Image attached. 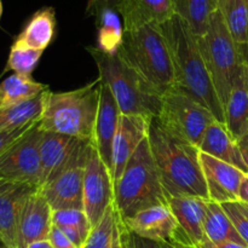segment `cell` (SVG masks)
I'll return each mask as SVG.
<instances>
[{
  "label": "cell",
  "instance_id": "obj_26",
  "mask_svg": "<svg viewBox=\"0 0 248 248\" xmlns=\"http://www.w3.org/2000/svg\"><path fill=\"white\" fill-rule=\"evenodd\" d=\"M232 39L248 62V0H218Z\"/></svg>",
  "mask_w": 248,
  "mask_h": 248
},
{
  "label": "cell",
  "instance_id": "obj_32",
  "mask_svg": "<svg viewBox=\"0 0 248 248\" xmlns=\"http://www.w3.org/2000/svg\"><path fill=\"white\" fill-rule=\"evenodd\" d=\"M52 223L56 227H73L79 230L84 239H89L92 225L84 210H61L53 211Z\"/></svg>",
  "mask_w": 248,
  "mask_h": 248
},
{
  "label": "cell",
  "instance_id": "obj_5",
  "mask_svg": "<svg viewBox=\"0 0 248 248\" xmlns=\"http://www.w3.org/2000/svg\"><path fill=\"white\" fill-rule=\"evenodd\" d=\"M98 69V79L113 93L121 114L157 118L161 94L155 91L119 55H107L97 47H87Z\"/></svg>",
  "mask_w": 248,
  "mask_h": 248
},
{
  "label": "cell",
  "instance_id": "obj_16",
  "mask_svg": "<svg viewBox=\"0 0 248 248\" xmlns=\"http://www.w3.org/2000/svg\"><path fill=\"white\" fill-rule=\"evenodd\" d=\"M86 162L74 165L57 178L38 188L53 211L84 210L82 191Z\"/></svg>",
  "mask_w": 248,
  "mask_h": 248
},
{
  "label": "cell",
  "instance_id": "obj_35",
  "mask_svg": "<svg viewBox=\"0 0 248 248\" xmlns=\"http://www.w3.org/2000/svg\"><path fill=\"white\" fill-rule=\"evenodd\" d=\"M40 120L34 121V123L28 124V125L21 126L17 128H11V130H5L0 132V156L5 154L19 138L23 137L31 128H33Z\"/></svg>",
  "mask_w": 248,
  "mask_h": 248
},
{
  "label": "cell",
  "instance_id": "obj_37",
  "mask_svg": "<svg viewBox=\"0 0 248 248\" xmlns=\"http://www.w3.org/2000/svg\"><path fill=\"white\" fill-rule=\"evenodd\" d=\"M48 241L51 242L53 248H79L75 246L70 241L69 237L56 225H52V228H51L50 235H48Z\"/></svg>",
  "mask_w": 248,
  "mask_h": 248
},
{
  "label": "cell",
  "instance_id": "obj_44",
  "mask_svg": "<svg viewBox=\"0 0 248 248\" xmlns=\"http://www.w3.org/2000/svg\"><path fill=\"white\" fill-rule=\"evenodd\" d=\"M237 202H239V201H237ZM239 203H240V206H241L242 210L245 211V213L248 216V205H245V203H241V202H239Z\"/></svg>",
  "mask_w": 248,
  "mask_h": 248
},
{
  "label": "cell",
  "instance_id": "obj_3",
  "mask_svg": "<svg viewBox=\"0 0 248 248\" xmlns=\"http://www.w3.org/2000/svg\"><path fill=\"white\" fill-rule=\"evenodd\" d=\"M99 90L97 79L72 91L48 92L39 121L41 130L93 142Z\"/></svg>",
  "mask_w": 248,
  "mask_h": 248
},
{
  "label": "cell",
  "instance_id": "obj_23",
  "mask_svg": "<svg viewBox=\"0 0 248 248\" xmlns=\"http://www.w3.org/2000/svg\"><path fill=\"white\" fill-rule=\"evenodd\" d=\"M56 12L53 7H44L29 18L14 44L34 50L45 51L55 39Z\"/></svg>",
  "mask_w": 248,
  "mask_h": 248
},
{
  "label": "cell",
  "instance_id": "obj_22",
  "mask_svg": "<svg viewBox=\"0 0 248 248\" xmlns=\"http://www.w3.org/2000/svg\"><path fill=\"white\" fill-rule=\"evenodd\" d=\"M225 125L235 140L248 133V62H245L224 107Z\"/></svg>",
  "mask_w": 248,
  "mask_h": 248
},
{
  "label": "cell",
  "instance_id": "obj_1",
  "mask_svg": "<svg viewBox=\"0 0 248 248\" xmlns=\"http://www.w3.org/2000/svg\"><path fill=\"white\" fill-rule=\"evenodd\" d=\"M160 27L171 53L173 89L198 101L225 124L224 108L201 55L199 36L176 15Z\"/></svg>",
  "mask_w": 248,
  "mask_h": 248
},
{
  "label": "cell",
  "instance_id": "obj_21",
  "mask_svg": "<svg viewBox=\"0 0 248 248\" xmlns=\"http://www.w3.org/2000/svg\"><path fill=\"white\" fill-rule=\"evenodd\" d=\"M199 150L216 159L234 165L248 173V169L242 159L237 140L232 135L228 126L220 121L215 120L208 126L199 145Z\"/></svg>",
  "mask_w": 248,
  "mask_h": 248
},
{
  "label": "cell",
  "instance_id": "obj_6",
  "mask_svg": "<svg viewBox=\"0 0 248 248\" xmlns=\"http://www.w3.org/2000/svg\"><path fill=\"white\" fill-rule=\"evenodd\" d=\"M118 55L161 96L173 89L171 53L160 26L148 24L125 31Z\"/></svg>",
  "mask_w": 248,
  "mask_h": 248
},
{
  "label": "cell",
  "instance_id": "obj_20",
  "mask_svg": "<svg viewBox=\"0 0 248 248\" xmlns=\"http://www.w3.org/2000/svg\"><path fill=\"white\" fill-rule=\"evenodd\" d=\"M118 12L125 31L148 24L161 26L174 16L172 0H123Z\"/></svg>",
  "mask_w": 248,
  "mask_h": 248
},
{
  "label": "cell",
  "instance_id": "obj_8",
  "mask_svg": "<svg viewBox=\"0 0 248 248\" xmlns=\"http://www.w3.org/2000/svg\"><path fill=\"white\" fill-rule=\"evenodd\" d=\"M156 120L167 132L199 148L208 126L217 119L198 101L172 89L162 94Z\"/></svg>",
  "mask_w": 248,
  "mask_h": 248
},
{
  "label": "cell",
  "instance_id": "obj_25",
  "mask_svg": "<svg viewBox=\"0 0 248 248\" xmlns=\"http://www.w3.org/2000/svg\"><path fill=\"white\" fill-rule=\"evenodd\" d=\"M203 232H205V239L213 244L232 241L246 245L235 229L222 203L212 200H207L206 202Z\"/></svg>",
  "mask_w": 248,
  "mask_h": 248
},
{
  "label": "cell",
  "instance_id": "obj_24",
  "mask_svg": "<svg viewBox=\"0 0 248 248\" xmlns=\"http://www.w3.org/2000/svg\"><path fill=\"white\" fill-rule=\"evenodd\" d=\"M48 90L47 85L35 81L31 77L14 73L0 82V109L28 102Z\"/></svg>",
  "mask_w": 248,
  "mask_h": 248
},
{
  "label": "cell",
  "instance_id": "obj_31",
  "mask_svg": "<svg viewBox=\"0 0 248 248\" xmlns=\"http://www.w3.org/2000/svg\"><path fill=\"white\" fill-rule=\"evenodd\" d=\"M116 219H118V212L113 202V205L107 210L101 222L92 229L86 244L82 248H111Z\"/></svg>",
  "mask_w": 248,
  "mask_h": 248
},
{
  "label": "cell",
  "instance_id": "obj_30",
  "mask_svg": "<svg viewBox=\"0 0 248 248\" xmlns=\"http://www.w3.org/2000/svg\"><path fill=\"white\" fill-rule=\"evenodd\" d=\"M43 52L44 51L12 44L4 73L7 70H12L16 74L31 77V73L38 65Z\"/></svg>",
  "mask_w": 248,
  "mask_h": 248
},
{
  "label": "cell",
  "instance_id": "obj_39",
  "mask_svg": "<svg viewBox=\"0 0 248 248\" xmlns=\"http://www.w3.org/2000/svg\"><path fill=\"white\" fill-rule=\"evenodd\" d=\"M237 201L245 203V205H248V173L245 174L244 179H242L241 184H240Z\"/></svg>",
  "mask_w": 248,
  "mask_h": 248
},
{
  "label": "cell",
  "instance_id": "obj_29",
  "mask_svg": "<svg viewBox=\"0 0 248 248\" xmlns=\"http://www.w3.org/2000/svg\"><path fill=\"white\" fill-rule=\"evenodd\" d=\"M48 92L50 90H46L31 101L6 109H0V132L40 120Z\"/></svg>",
  "mask_w": 248,
  "mask_h": 248
},
{
  "label": "cell",
  "instance_id": "obj_40",
  "mask_svg": "<svg viewBox=\"0 0 248 248\" xmlns=\"http://www.w3.org/2000/svg\"><path fill=\"white\" fill-rule=\"evenodd\" d=\"M237 144H239L242 159H244L245 164H246L248 169V133L246 136H244V137H241L239 140H237Z\"/></svg>",
  "mask_w": 248,
  "mask_h": 248
},
{
  "label": "cell",
  "instance_id": "obj_27",
  "mask_svg": "<svg viewBox=\"0 0 248 248\" xmlns=\"http://www.w3.org/2000/svg\"><path fill=\"white\" fill-rule=\"evenodd\" d=\"M174 15L201 36L210 24L212 15L219 9L218 0H172Z\"/></svg>",
  "mask_w": 248,
  "mask_h": 248
},
{
  "label": "cell",
  "instance_id": "obj_34",
  "mask_svg": "<svg viewBox=\"0 0 248 248\" xmlns=\"http://www.w3.org/2000/svg\"><path fill=\"white\" fill-rule=\"evenodd\" d=\"M116 210V208H115ZM118 225L120 229L121 239H123L124 248H164L162 247L161 242L153 241V240L144 239L138 235L133 234L130 230L126 229L125 225L123 224L121 219L118 216Z\"/></svg>",
  "mask_w": 248,
  "mask_h": 248
},
{
  "label": "cell",
  "instance_id": "obj_14",
  "mask_svg": "<svg viewBox=\"0 0 248 248\" xmlns=\"http://www.w3.org/2000/svg\"><path fill=\"white\" fill-rule=\"evenodd\" d=\"M152 120L142 115H120L111 152V177L114 182L120 178L133 153L148 137Z\"/></svg>",
  "mask_w": 248,
  "mask_h": 248
},
{
  "label": "cell",
  "instance_id": "obj_7",
  "mask_svg": "<svg viewBox=\"0 0 248 248\" xmlns=\"http://www.w3.org/2000/svg\"><path fill=\"white\" fill-rule=\"evenodd\" d=\"M199 46L224 108L246 61L232 39L219 9L211 17L207 31L199 36Z\"/></svg>",
  "mask_w": 248,
  "mask_h": 248
},
{
  "label": "cell",
  "instance_id": "obj_45",
  "mask_svg": "<svg viewBox=\"0 0 248 248\" xmlns=\"http://www.w3.org/2000/svg\"><path fill=\"white\" fill-rule=\"evenodd\" d=\"M1 16H2V1L0 0V19H1Z\"/></svg>",
  "mask_w": 248,
  "mask_h": 248
},
{
  "label": "cell",
  "instance_id": "obj_13",
  "mask_svg": "<svg viewBox=\"0 0 248 248\" xmlns=\"http://www.w3.org/2000/svg\"><path fill=\"white\" fill-rule=\"evenodd\" d=\"M200 164L210 200L219 203L236 202L240 184L246 172L201 152Z\"/></svg>",
  "mask_w": 248,
  "mask_h": 248
},
{
  "label": "cell",
  "instance_id": "obj_43",
  "mask_svg": "<svg viewBox=\"0 0 248 248\" xmlns=\"http://www.w3.org/2000/svg\"><path fill=\"white\" fill-rule=\"evenodd\" d=\"M162 247L164 248H189V247H186V246H182V245L179 244H176V242H161Z\"/></svg>",
  "mask_w": 248,
  "mask_h": 248
},
{
  "label": "cell",
  "instance_id": "obj_18",
  "mask_svg": "<svg viewBox=\"0 0 248 248\" xmlns=\"http://www.w3.org/2000/svg\"><path fill=\"white\" fill-rule=\"evenodd\" d=\"M121 222L133 234L156 242L172 241L177 230V220L167 203L145 208Z\"/></svg>",
  "mask_w": 248,
  "mask_h": 248
},
{
  "label": "cell",
  "instance_id": "obj_17",
  "mask_svg": "<svg viewBox=\"0 0 248 248\" xmlns=\"http://www.w3.org/2000/svg\"><path fill=\"white\" fill-rule=\"evenodd\" d=\"M53 210L40 191L36 189L28 196L22 207L18 220V248L48 239L52 228Z\"/></svg>",
  "mask_w": 248,
  "mask_h": 248
},
{
  "label": "cell",
  "instance_id": "obj_38",
  "mask_svg": "<svg viewBox=\"0 0 248 248\" xmlns=\"http://www.w3.org/2000/svg\"><path fill=\"white\" fill-rule=\"evenodd\" d=\"M198 248H248L247 245L239 244V242H222V244H213V242L208 241L205 239V241L200 245Z\"/></svg>",
  "mask_w": 248,
  "mask_h": 248
},
{
  "label": "cell",
  "instance_id": "obj_33",
  "mask_svg": "<svg viewBox=\"0 0 248 248\" xmlns=\"http://www.w3.org/2000/svg\"><path fill=\"white\" fill-rule=\"evenodd\" d=\"M222 206L227 215L229 216L236 232H239L241 239L248 246V216L245 213V211L242 210L237 201L236 202L222 203Z\"/></svg>",
  "mask_w": 248,
  "mask_h": 248
},
{
  "label": "cell",
  "instance_id": "obj_41",
  "mask_svg": "<svg viewBox=\"0 0 248 248\" xmlns=\"http://www.w3.org/2000/svg\"><path fill=\"white\" fill-rule=\"evenodd\" d=\"M111 248H124L123 239H121V234H120V229H119V225H118V219H116V228H115V232H114Z\"/></svg>",
  "mask_w": 248,
  "mask_h": 248
},
{
  "label": "cell",
  "instance_id": "obj_42",
  "mask_svg": "<svg viewBox=\"0 0 248 248\" xmlns=\"http://www.w3.org/2000/svg\"><path fill=\"white\" fill-rule=\"evenodd\" d=\"M27 248H53L51 242L48 241V239L46 240H40V241H35L29 244Z\"/></svg>",
  "mask_w": 248,
  "mask_h": 248
},
{
  "label": "cell",
  "instance_id": "obj_28",
  "mask_svg": "<svg viewBox=\"0 0 248 248\" xmlns=\"http://www.w3.org/2000/svg\"><path fill=\"white\" fill-rule=\"evenodd\" d=\"M97 27V46L101 52L107 55H118L124 41V24L119 12L113 9H107L96 17Z\"/></svg>",
  "mask_w": 248,
  "mask_h": 248
},
{
  "label": "cell",
  "instance_id": "obj_15",
  "mask_svg": "<svg viewBox=\"0 0 248 248\" xmlns=\"http://www.w3.org/2000/svg\"><path fill=\"white\" fill-rule=\"evenodd\" d=\"M36 188L0 181V241L5 248H18V220L22 207Z\"/></svg>",
  "mask_w": 248,
  "mask_h": 248
},
{
  "label": "cell",
  "instance_id": "obj_4",
  "mask_svg": "<svg viewBox=\"0 0 248 248\" xmlns=\"http://www.w3.org/2000/svg\"><path fill=\"white\" fill-rule=\"evenodd\" d=\"M164 203H167V195L147 137L114 182V205L120 219L126 220L145 208Z\"/></svg>",
  "mask_w": 248,
  "mask_h": 248
},
{
  "label": "cell",
  "instance_id": "obj_11",
  "mask_svg": "<svg viewBox=\"0 0 248 248\" xmlns=\"http://www.w3.org/2000/svg\"><path fill=\"white\" fill-rule=\"evenodd\" d=\"M114 202V181L111 172L101 159L93 143L85 166L82 206L92 229L101 222Z\"/></svg>",
  "mask_w": 248,
  "mask_h": 248
},
{
  "label": "cell",
  "instance_id": "obj_2",
  "mask_svg": "<svg viewBox=\"0 0 248 248\" xmlns=\"http://www.w3.org/2000/svg\"><path fill=\"white\" fill-rule=\"evenodd\" d=\"M148 140L167 198L196 196L210 200L198 147L167 132L156 118L150 121Z\"/></svg>",
  "mask_w": 248,
  "mask_h": 248
},
{
  "label": "cell",
  "instance_id": "obj_36",
  "mask_svg": "<svg viewBox=\"0 0 248 248\" xmlns=\"http://www.w3.org/2000/svg\"><path fill=\"white\" fill-rule=\"evenodd\" d=\"M121 1L123 0H87L86 14L87 16L97 17L107 9H113L118 11Z\"/></svg>",
  "mask_w": 248,
  "mask_h": 248
},
{
  "label": "cell",
  "instance_id": "obj_19",
  "mask_svg": "<svg viewBox=\"0 0 248 248\" xmlns=\"http://www.w3.org/2000/svg\"><path fill=\"white\" fill-rule=\"evenodd\" d=\"M101 81V80H99ZM121 111L107 85L101 82L99 90V107L94 128L93 145L104 164L111 172V152L113 142L118 130Z\"/></svg>",
  "mask_w": 248,
  "mask_h": 248
},
{
  "label": "cell",
  "instance_id": "obj_9",
  "mask_svg": "<svg viewBox=\"0 0 248 248\" xmlns=\"http://www.w3.org/2000/svg\"><path fill=\"white\" fill-rule=\"evenodd\" d=\"M39 123L0 156V181L27 184L38 189L41 184Z\"/></svg>",
  "mask_w": 248,
  "mask_h": 248
},
{
  "label": "cell",
  "instance_id": "obj_10",
  "mask_svg": "<svg viewBox=\"0 0 248 248\" xmlns=\"http://www.w3.org/2000/svg\"><path fill=\"white\" fill-rule=\"evenodd\" d=\"M91 147V140L43 131L40 142V186L57 178L74 165L87 161Z\"/></svg>",
  "mask_w": 248,
  "mask_h": 248
},
{
  "label": "cell",
  "instance_id": "obj_12",
  "mask_svg": "<svg viewBox=\"0 0 248 248\" xmlns=\"http://www.w3.org/2000/svg\"><path fill=\"white\" fill-rule=\"evenodd\" d=\"M206 202L207 199L196 196L167 198V205L177 220V230L172 242L189 248H198L205 241L203 223Z\"/></svg>",
  "mask_w": 248,
  "mask_h": 248
}]
</instances>
